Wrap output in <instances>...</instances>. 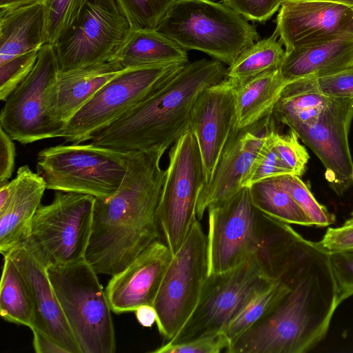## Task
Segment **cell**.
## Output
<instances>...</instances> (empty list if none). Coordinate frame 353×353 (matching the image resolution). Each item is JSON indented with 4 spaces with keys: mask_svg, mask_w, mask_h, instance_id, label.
<instances>
[{
    "mask_svg": "<svg viewBox=\"0 0 353 353\" xmlns=\"http://www.w3.org/2000/svg\"><path fill=\"white\" fill-rule=\"evenodd\" d=\"M353 66V35L285 52L280 67L288 82L307 77L334 74Z\"/></svg>",
    "mask_w": 353,
    "mask_h": 353,
    "instance_id": "22",
    "label": "cell"
},
{
    "mask_svg": "<svg viewBox=\"0 0 353 353\" xmlns=\"http://www.w3.org/2000/svg\"><path fill=\"white\" fill-rule=\"evenodd\" d=\"M125 70L188 63L187 50L157 30H132L124 46L114 58Z\"/></svg>",
    "mask_w": 353,
    "mask_h": 353,
    "instance_id": "27",
    "label": "cell"
},
{
    "mask_svg": "<svg viewBox=\"0 0 353 353\" xmlns=\"http://www.w3.org/2000/svg\"><path fill=\"white\" fill-rule=\"evenodd\" d=\"M163 154L128 152L123 179L110 196L96 199L85 260L98 274L112 276L160 240L158 206L165 170Z\"/></svg>",
    "mask_w": 353,
    "mask_h": 353,
    "instance_id": "1",
    "label": "cell"
},
{
    "mask_svg": "<svg viewBox=\"0 0 353 353\" xmlns=\"http://www.w3.org/2000/svg\"><path fill=\"white\" fill-rule=\"evenodd\" d=\"M33 347L37 353H68V352L50 337L37 330H32Z\"/></svg>",
    "mask_w": 353,
    "mask_h": 353,
    "instance_id": "44",
    "label": "cell"
},
{
    "mask_svg": "<svg viewBox=\"0 0 353 353\" xmlns=\"http://www.w3.org/2000/svg\"><path fill=\"white\" fill-rule=\"evenodd\" d=\"M16 157L13 139L0 127V183L8 181L14 168Z\"/></svg>",
    "mask_w": 353,
    "mask_h": 353,
    "instance_id": "43",
    "label": "cell"
},
{
    "mask_svg": "<svg viewBox=\"0 0 353 353\" xmlns=\"http://www.w3.org/2000/svg\"><path fill=\"white\" fill-rule=\"evenodd\" d=\"M254 255L239 266L208 274L193 313L170 341L179 343L221 332L255 296L271 286Z\"/></svg>",
    "mask_w": 353,
    "mask_h": 353,
    "instance_id": "14",
    "label": "cell"
},
{
    "mask_svg": "<svg viewBox=\"0 0 353 353\" xmlns=\"http://www.w3.org/2000/svg\"><path fill=\"white\" fill-rule=\"evenodd\" d=\"M138 322L143 327H151L157 321V312L153 305H143L135 311Z\"/></svg>",
    "mask_w": 353,
    "mask_h": 353,
    "instance_id": "45",
    "label": "cell"
},
{
    "mask_svg": "<svg viewBox=\"0 0 353 353\" xmlns=\"http://www.w3.org/2000/svg\"><path fill=\"white\" fill-rule=\"evenodd\" d=\"M43 2L44 0H0V12Z\"/></svg>",
    "mask_w": 353,
    "mask_h": 353,
    "instance_id": "46",
    "label": "cell"
},
{
    "mask_svg": "<svg viewBox=\"0 0 353 353\" xmlns=\"http://www.w3.org/2000/svg\"><path fill=\"white\" fill-rule=\"evenodd\" d=\"M329 254L339 305L353 295V249Z\"/></svg>",
    "mask_w": 353,
    "mask_h": 353,
    "instance_id": "40",
    "label": "cell"
},
{
    "mask_svg": "<svg viewBox=\"0 0 353 353\" xmlns=\"http://www.w3.org/2000/svg\"><path fill=\"white\" fill-rule=\"evenodd\" d=\"M59 76L53 45L44 44L26 79L8 96L1 110L0 127L23 144L58 137L62 125L53 110Z\"/></svg>",
    "mask_w": 353,
    "mask_h": 353,
    "instance_id": "13",
    "label": "cell"
},
{
    "mask_svg": "<svg viewBox=\"0 0 353 353\" xmlns=\"http://www.w3.org/2000/svg\"><path fill=\"white\" fill-rule=\"evenodd\" d=\"M288 85L296 91L314 92L328 97L353 98V68L331 75L299 79Z\"/></svg>",
    "mask_w": 353,
    "mask_h": 353,
    "instance_id": "36",
    "label": "cell"
},
{
    "mask_svg": "<svg viewBox=\"0 0 353 353\" xmlns=\"http://www.w3.org/2000/svg\"><path fill=\"white\" fill-rule=\"evenodd\" d=\"M290 290L285 283L277 281L252 299L222 332L230 345L270 313Z\"/></svg>",
    "mask_w": 353,
    "mask_h": 353,
    "instance_id": "31",
    "label": "cell"
},
{
    "mask_svg": "<svg viewBox=\"0 0 353 353\" xmlns=\"http://www.w3.org/2000/svg\"><path fill=\"white\" fill-rule=\"evenodd\" d=\"M236 127L234 84L226 77L201 92L190 117L189 128L196 139L203 161L204 186L210 181L223 149Z\"/></svg>",
    "mask_w": 353,
    "mask_h": 353,
    "instance_id": "17",
    "label": "cell"
},
{
    "mask_svg": "<svg viewBox=\"0 0 353 353\" xmlns=\"http://www.w3.org/2000/svg\"><path fill=\"white\" fill-rule=\"evenodd\" d=\"M88 1L44 0L46 43H56L78 19Z\"/></svg>",
    "mask_w": 353,
    "mask_h": 353,
    "instance_id": "33",
    "label": "cell"
},
{
    "mask_svg": "<svg viewBox=\"0 0 353 353\" xmlns=\"http://www.w3.org/2000/svg\"><path fill=\"white\" fill-rule=\"evenodd\" d=\"M168 155L157 213L165 243L174 254L197 219V201L205 181L199 145L189 127Z\"/></svg>",
    "mask_w": 353,
    "mask_h": 353,
    "instance_id": "12",
    "label": "cell"
},
{
    "mask_svg": "<svg viewBox=\"0 0 353 353\" xmlns=\"http://www.w3.org/2000/svg\"><path fill=\"white\" fill-rule=\"evenodd\" d=\"M350 215H351V216H353V208H352V212H351V213H350Z\"/></svg>",
    "mask_w": 353,
    "mask_h": 353,
    "instance_id": "48",
    "label": "cell"
},
{
    "mask_svg": "<svg viewBox=\"0 0 353 353\" xmlns=\"http://www.w3.org/2000/svg\"><path fill=\"white\" fill-rule=\"evenodd\" d=\"M248 188L254 205L263 214L288 224L314 226L276 177L256 182Z\"/></svg>",
    "mask_w": 353,
    "mask_h": 353,
    "instance_id": "29",
    "label": "cell"
},
{
    "mask_svg": "<svg viewBox=\"0 0 353 353\" xmlns=\"http://www.w3.org/2000/svg\"><path fill=\"white\" fill-rule=\"evenodd\" d=\"M132 30H157L178 0H117Z\"/></svg>",
    "mask_w": 353,
    "mask_h": 353,
    "instance_id": "34",
    "label": "cell"
},
{
    "mask_svg": "<svg viewBox=\"0 0 353 353\" xmlns=\"http://www.w3.org/2000/svg\"><path fill=\"white\" fill-rule=\"evenodd\" d=\"M14 188L0 208V251L6 255L28 239L34 216L46 189L45 181L28 165L19 168Z\"/></svg>",
    "mask_w": 353,
    "mask_h": 353,
    "instance_id": "21",
    "label": "cell"
},
{
    "mask_svg": "<svg viewBox=\"0 0 353 353\" xmlns=\"http://www.w3.org/2000/svg\"><path fill=\"white\" fill-rule=\"evenodd\" d=\"M131 26L117 0H88L54 46L59 74L114 60Z\"/></svg>",
    "mask_w": 353,
    "mask_h": 353,
    "instance_id": "11",
    "label": "cell"
},
{
    "mask_svg": "<svg viewBox=\"0 0 353 353\" xmlns=\"http://www.w3.org/2000/svg\"><path fill=\"white\" fill-rule=\"evenodd\" d=\"M0 314L10 323L32 325L34 310L28 283L14 261L3 256L0 284Z\"/></svg>",
    "mask_w": 353,
    "mask_h": 353,
    "instance_id": "28",
    "label": "cell"
},
{
    "mask_svg": "<svg viewBox=\"0 0 353 353\" xmlns=\"http://www.w3.org/2000/svg\"><path fill=\"white\" fill-rule=\"evenodd\" d=\"M247 20L265 22L281 7L283 0H223Z\"/></svg>",
    "mask_w": 353,
    "mask_h": 353,
    "instance_id": "41",
    "label": "cell"
},
{
    "mask_svg": "<svg viewBox=\"0 0 353 353\" xmlns=\"http://www.w3.org/2000/svg\"><path fill=\"white\" fill-rule=\"evenodd\" d=\"M185 65L125 69L104 85L61 129L65 143H81L123 117Z\"/></svg>",
    "mask_w": 353,
    "mask_h": 353,
    "instance_id": "9",
    "label": "cell"
},
{
    "mask_svg": "<svg viewBox=\"0 0 353 353\" xmlns=\"http://www.w3.org/2000/svg\"><path fill=\"white\" fill-rule=\"evenodd\" d=\"M281 282L289 292L233 343V352L305 353L325 337L339 306L329 252L307 240Z\"/></svg>",
    "mask_w": 353,
    "mask_h": 353,
    "instance_id": "2",
    "label": "cell"
},
{
    "mask_svg": "<svg viewBox=\"0 0 353 353\" xmlns=\"http://www.w3.org/2000/svg\"><path fill=\"white\" fill-rule=\"evenodd\" d=\"M81 353H114L112 309L98 274L85 260L46 267Z\"/></svg>",
    "mask_w": 353,
    "mask_h": 353,
    "instance_id": "5",
    "label": "cell"
},
{
    "mask_svg": "<svg viewBox=\"0 0 353 353\" xmlns=\"http://www.w3.org/2000/svg\"><path fill=\"white\" fill-rule=\"evenodd\" d=\"M352 68H353V66Z\"/></svg>",
    "mask_w": 353,
    "mask_h": 353,
    "instance_id": "49",
    "label": "cell"
},
{
    "mask_svg": "<svg viewBox=\"0 0 353 353\" xmlns=\"http://www.w3.org/2000/svg\"><path fill=\"white\" fill-rule=\"evenodd\" d=\"M274 32L285 52L353 35V7L321 1H285Z\"/></svg>",
    "mask_w": 353,
    "mask_h": 353,
    "instance_id": "16",
    "label": "cell"
},
{
    "mask_svg": "<svg viewBox=\"0 0 353 353\" xmlns=\"http://www.w3.org/2000/svg\"><path fill=\"white\" fill-rule=\"evenodd\" d=\"M208 210L209 274L233 269L255 254L261 212L254 205L248 187Z\"/></svg>",
    "mask_w": 353,
    "mask_h": 353,
    "instance_id": "15",
    "label": "cell"
},
{
    "mask_svg": "<svg viewBox=\"0 0 353 353\" xmlns=\"http://www.w3.org/2000/svg\"><path fill=\"white\" fill-rule=\"evenodd\" d=\"M208 274V236L196 219L173 254L153 303L158 330L167 341L193 313Z\"/></svg>",
    "mask_w": 353,
    "mask_h": 353,
    "instance_id": "10",
    "label": "cell"
},
{
    "mask_svg": "<svg viewBox=\"0 0 353 353\" xmlns=\"http://www.w3.org/2000/svg\"><path fill=\"white\" fill-rule=\"evenodd\" d=\"M95 199L91 195L56 191L50 204L38 208L30 234L21 245L46 267L85 259Z\"/></svg>",
    "mask_w": 353,
    "mask_h": 353,
    "instance_id": "8",
    "label": "cell"
},
{
    "mask_svg": "<svg viewBox=\"0 0 353 353\" xmlns=\"http://www.w3.org/2000/svg\"><path fill=\"white\" fill-rule=\"evenodd\" d=\"M123 70L114 59L59 74L54 103L57 117L63 127L104 85Z\"/></svg>",
    "mask_w": 353,
    "mask_h": 353,
    "instance_id": "23",
    "label": "cell"
},
{
    "mask_svg": "<svg viewBox=\"0 0 353 353\" xmlns=\"http://www.w3.org/2000/svg\"><path fill=\"white\" fill-rule=\"evenodd\" d=\"M288 1H305V0H283V2ZM310 1H327V2L344 4V5H347V6L353 7V0H310Z\"/></svg>",
    "mask_w": 353,
    "mask_h": 353,
    "instance_id": "47",
    "label": "cell"
},
{
    "mask_svg": "<svg viewBox=\"0 0 353 353\" xmlns=\"http://www.w3.org/2000/svg\"><path fill=\"white\" fill-rule=\"evenodd\" d=\"M274 32L245 49L227 68V78L241 81L263 72L279 69L285 55L282 43Z\"/></svg>",
    "mask_w": 353,
    "mask_h": 353,
    "instance_id": "30",
    "label": "cell"
},
{
    "mask_svg": "<svg viewBox=\"0 0 353 353\" xmlns=\"http://www.w3.org/2000/svg\"><path fill=\"white\" fill-rule=\"evenodd\" d=\"M276 131L274 121L268 129L265 141L241 181V186L250 187L252 184L285 174H292L279 159L274 145Z\"/></svg>",
    "mask_w": 353,
    "mask_h": 353,
    "instance_id": "35",
    "label": "cell"
},
{
    "mask_svg": "<svg viewBox=\"0 0 353 353\" xmlns=\"http://www.w3.org/2000/svg\"><path fill=\"white\" fill-rule=\"evenodd\" d=\"M352 178H353V176H352Z\"/></svg>",
    "mask_w": 353,
    "mask_h": 353,
    "instance_id": "50",
    "label": "cell"
},
{
    "mask_svg": "<svg viewBox=\"0 0 353 353\" xmlns=\"http://www.w3.org/2000/svg\"><path fill=\"white\" fill-rule=\"evenodd\" d=\"M6 255L17 265L29 286L34 310L31 330H37L50 337L68 353H81L52 288L46 267L23 245Z\"/></svg>",
    "mask_w": 353,
    "mask_h": 353,
    "instance_id": "20",
    "label": "cell"
},
{
    "mask_svg": "<svg viewBox=\"0 0 353 353\" xmlns=\"http://www.w3.org/2000/svg\"><path fill=\"white\" fill-rule=\"evenodd\" d=\"M353 98L320 95L284 116L281 123L294 130L323 165L325 179L341 196L353 183L349 132Z\"/></svg>",
    "mask_w": 353,
    "mask_h": 353,
    "instance_id": "6",
    "label": "cell"
},
{
    "mask_svg": "<svg viewBox=\"0 0 353 353\" xmlns=\"http://www.w3.org/2000/svg\"><path fill=\"white\" fill-rule=\"evenodd\" d=\"M46 44L43 3L0 12V64Z\"/></svg>",
    "mask_w": 353,
    "mask_h": 353,
    "instance_id": "25",
    "label": "cell"
},
{
    "mask_svg": "<svg viewBox=\"0 0 353 353\" xmlns=\"http://www.w3.org/2000/svg\"><path fill=\"white\" fill-rule=\"evenodd\" d=\"M299 139L291 129L285 134L276 130L274 134V145L279 159L292 174L301 177L305 172L310 155Z\"/></svg>",
    "mask_w": 353,
    "mask_h": 353,
    "instance_id": "37",
    "label": "cell"
},
{
    "mask_svg": "<svg viewBox=\"0 0 353 353\" xmlns=\"http://www.w3.org/2000/svg\"><path fill=\"white\" fill-rule=\"evenodd\" d=\"M226 77L227 68L216 59L188 63L123 117L97 132L91 143L126 152L163 154L189 127L201 92Z\"/></svg>",
    "mask_w": 353,
    "mask_h": 353,
    "instance_id": "3",
    "label": "cell"
},
{
    "mask_svg": "<svg viewBox=\"0 0 353 353\" xmlns=\"http://www.w3.org/2000/svg\"><path fill=\"white\" fill-rule=\"evenodd\" d=\"M272 114L244 128H235L220 157L213 176L199 194L196 216L201 220L208 207L233 196L260 151L274 121Z\"/></svg>",
    "mask_w": 353,
    "mask_h": 353,
    "instance_id": "18",
    "label": "cell"
},
{
    "mask_svg": "<svg viewBox=\"0 0 353 353\" xmlns=\"http://www.w3.org/2000/svg\"><path fill=\"white\" fill-rule=\"evenodd\" d=\"M157 30L186 50L203 52L229 66L259 40L244 17L211 0H178Z\"/></svg>",
    "mask_w": 353,
    "mask_h": 353,
    "instance_id": "4",
    "label": "cell"
},
{
    "mask_svg": "<svg viewBox=\"0 0 353 353\" xmlns=\"http://www.w3.org/2000/svg\"><path fill=\"white\" fill-rule=\"evenodd\" d=\"M172 256L165 243L157 240L112 275L105 290L112 312L121 314L153 305Z\"/></svg>",
    "mask_w": 353,
    "mask_h": 353,
    "instance_id": "19",
    "label": "cell"
},
{
    "mask_svg": "<svg viewBox=\"0 0 353 353\" xmlns=\"http://www.w3.org/2000/svg\"><path fill=\"white\" fill-rule=\"evenodd\" d=\"M39 50L32 51L0 64V99L8 96L26 79L32 70Z\"/></svg>",
    "mask_w": 353,
    "mask_h": 353,
    "instance_id": "38",
    "label": "cell"
},
{
    "mask_svg": "<svg viewBox=\"0 0 353 353\" xmlns=\"http://www.w3.org/2000/svg\"><path fill=\"white\" fill-rule=\"evenodd\" d=\"M317 243L329 253L353 249V216L340 227H329Z\"/></svg>",
    "mask_w": 353,
    "mask_h": 353,
    "instance_id": "42",
    "label": "cell"
},
{
    "mask_svg": "<svg viewBox=\"0 0 353 353\" xmlns=\"http://www.w3.org/2000/svg\"><path fill=\"white\" fill-rule=\"evenodd\" d=\"M305 241L288 223L261 212L259 245L254 255L265 276L280 281L296 260Z\"/></svg>",
    "mask_w": 353,
    "mask_h": 353,
    "instance_id": "24",
    "label": "cell"
},
{
    "mask_svg": "<svg viewBox=\"0 0 353 353\" xmlns=\"http://www.w3.org/2000/svg\"><path fill=\"white\" fill-rule=\"evenodd\" d=\"M233 82L236 107V128L239 129L251 126L272 114L282 90L289 83L283 77L280 68Z\"/></svg>",
    "mask_w": 353,
    "mask_h": 353,
    "instance_id": "26",
    "label": "cell"
},
{
    "mask_svg": "<svg viewBox=\"0 0 353 353\" xmlns=\"http://www.w3.org/2000/svg\"><path fill=\"white\" fill-rule=\"evenodd\" d=\"M276 179L279 183L303 210L314 226L323 228L336 222L335 215L316 201L307 185L299 176L285 174L277 176Z\"/></svg>",
    "mask_w": 353,
    "mask_h": 353,
    "instance_id": "32",
    "label": "cell"
},
{
    "mask_svg": "<svg viewBox=\"0 0 353 353\" xmlns=\"http://www.w3.org/2000/svg\"><path fill=\"white\" fill-rule=\"evenodd\" d=\"M230 342L225 334L218 332L187 341L179 343L167 342L154 353H219L226 350Z\"/></svg>",
    "mask_w": 353,
    "mask_h": 353,
    "instance_id": "39",
    "label": "cell"
},
{
    "mask_svg": "<svg viewBox=\"0 0 353 353\" xmlns=\"http://www.w3.org/2000/svg\"><path fill=\"white\" fill-rule=\"evenodd\" d=\"M128 160V152L91 142L60 144L38 153L36 170L47 190L105 199L121 185Z\"/></svg>",
    "mask_w": 353,
    "mask_h": 353,
    "instance_id": "7",
    "label": "cell"
}]
</instances>
